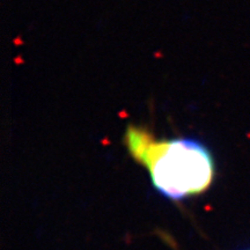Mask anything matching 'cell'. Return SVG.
<instances>
[{"label": "cell", "mask_w": 250, "mask_h": 250, "mask_svg": "<svg viewBox=\"0 0 250 250\" xmlns=\"http://www.w3.org/2000/svg\"><path fill=\"white\" fill-rule=\"evenodd\" d=\"M129 151L147 167L155 189L163 196L181 200L203 192L213 178L210 151L193 139L155 140L146 130L129 126L125 133Z\"/></svg>", "instance_id": "obj_1"}]
</instances>
